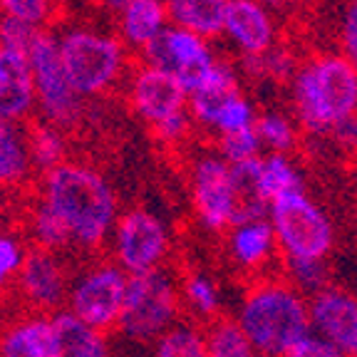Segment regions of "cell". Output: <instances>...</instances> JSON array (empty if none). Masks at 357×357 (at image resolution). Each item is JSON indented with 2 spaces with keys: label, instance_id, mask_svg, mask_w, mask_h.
Returning a JSON list of instances; mask_svg holds the SVG:
<instances>
[{
  "label": "cell",
  "instance_id": "cell-1",
  "mask_svg": "<svg viewBox=\"0 0 357 357\" xmlns=\"http://www.w3.org/2000/svg\"><path fill=\"white\" fill-rule=\"evenodd\" d=\"M40 199L55 208L70 229L73 245L82 251L102 248L122 216L107 176L84 162H65L45 174Z\"/></svg>",
  "mask_w": 357,
  "mask_h": 357
},
{
  "label": "cell",
  "instance_id": "cell-2",
  "mask_svg": "<svg viewBox=\"0 0 357 357\" xmlns=\"http://www.w3.org/2000/svg\"><path fill=\"white\" fill-rule=\"evenodd\" d=\"M290 107L307 134H333L357 114V73L342 52H315L290 79Z\"/></svg>",
  "mask_w": 357,
  "mask_h": 357
},
{
  "label": "cell",
  "instance_id": "cell-3",
  "mask_svg": "<svg viewBox=\"0 0 357 357\" xmlns=\"http://www.w3.org/2000/svg\"><path fill=\"white\" fill-rule=\"evenodd\" d=\"M236 320L258 355L283 357L301 337L312 333L310 305L285 278H258L241 296Z\"/></svg>",
  "mask_w": 357,
  "mask_h": 357
},
{
  "label": "cell",
  "instance_id": "cell-4",
  "mask_svg": "<svg viewBox=\"0 0 357 357\" xmlns=\"http://www.w3.org/2000/svg\"><path fill=\"white\" fill-rule=\"evenodd\" d=\"M55 35L65 73L82 100L107 95L132 73V50L117 33H107L87 22H73Z\"/></svg>",
  "mask_w": 357,
  "mask_h": 357
},
{
  "label": "cell",
  "instance_id": "cell-5",
  "mask_svg": "<svg viewBox=\"0 0 357 357\" xmlns=\"http://www.w3.org/2000/svg\"><path fill=\"white\" fill-rule=\"evenodd\" d=\"M181 283H176L167 268L129 275L117 330L137 345H154L164 333L181 323Z\"/></svg>",
  "mask_w": 357,
  "mask_h": 357
},
{
  "label": "cell",
  "instance_id": "cell-6",
  "mask_svg": "<svg viewBox=\"0 0 357 357\" xmlns=\"http://www.w3.org/2000/svg\"><path fill=\"white\" fill-rule=\"evenodd\" d=\"M280 258L290 261H328L335 248V223L318 201L305 191L275 201L268 208Z\"/></svg>",
  "mask_w": 357,
  "mask_h": 357
},
{
  "label": "cell",
  "instance_id": "cell-7",
  "mask_svg": "<svg viewBox=\"0 0 357 357\" xmlns=\"http://www.w3.org/2000/svg\"><path fill=\"white\" fill-rule=\"evenodd\" d=\"M33 67L35 95H38L40 119L62 132H73L84 119V100L65 73L60 45L52 30H40L28 50Z\"/></svg>",
  "mask_w": 357,
  "mask_h": 357
},
{
  "label": "cell",
  "instance_id": "cell-8",
  "mask_svg": "<svg viewBox=\"0 0 357 357\" xmlns=\"http://www.w3.org/2000/svg\"><path fill=\"white\" fill-rule=\"evenodd\" d=\"M189 191L199 223L211 234L229 231L238 213L234 167L218 151L199 154L189 169Z\"/></svg>",
  "mask_w": 357,
  "mask_h": 357
},
{
  "label": "cell",
  "instance_id": "cell-9",
  "mask_svg": "<svg viewBox=\"0 0 357 357\" xmlns=\"http://www.w3.org/2000/svg\"><path fill=\"white\" fill-rule=\"evenodd\" d=\"M112 258L127 275H142L164 268L169 256V229L154 211L127 208L112 234Z\"/></svg>",
  "mask_w": 357,
  "mask_h": 357
},
{
  "label": "cell",
  "instance_id": "cell-10",
  "mask_svg": "<svg viewBox=\"0 0 357 357\" xmlns=\"http://www.w3.org/2000/svg\"><path fill=\"white\" fill-rule=\"evenodd\" d=\"M129 275L114 261L97 263L73 280L65 310H70L89 328L107 333L119 325Z\"/></svg>",
  "mask_w": 357,
  "mask_h": 357
},
{
  "label": "cell",
  "instance_id": "cell-11",
  "mask_svg": "<svg viewBox=\"0 0 357 357\" xmlns=\"http://www.w3.org/2000/svg\"><path fill=\"white\" fill-rule=\"evenodd\" d=\"M127 102L129 109L146 124L154 134L169 127L176 119L189 114V92L172 75L146 62L132 67L127 77Z\"/></svg>",
  "mask_w": 357,
  "mask_h": 357
},
{
  "label": "cell",
  "instance_id": "cell-12",
  "mask_svg": "<svg viewBox=\"0 0 357 357\" xmlns=\"http://www.w3.org/2000/svg\"><path fill=\"white\" fill-rule=\"evenodd\" d=\"M142 62L159 67L167 75H172L191 95L211 75L218 57L211 47V40L201 38V35L191 33V30L172 25L162 38L154 40L142 52Z\"/></svg>",
  "mask_w": 357,
  "mask_h": 357
},
{
  "label": "cell",
  "instance_id": "cell-13",
  "mask_svg": "<svg viewBox=\"0 0 357 357\" xmlns=\"http://www.w3.org/2000/svg\"><path fill=\"white\" fill-rule=\"evenodd\" d=\"M73 280L67 278V271L57 253L43 251L38 245L28 248L17 273V290L22 301L40 312H60L67 305Z\"/></svg>",
  "mask_w": 357,
  "mask_h": 357
},
{
  "label": "cell",
  "instance_id": "cell-14",
  "mask_svg": "<svg viewBox=\"0 0 357 357\" xmlns=\"http://www.w3.org/2000/svg\"><path fill=\"white\" fill-rule=\"evenodd\" d=\"M310 328L323 340L342 352L357 357V296L340 285H328L318 296L307 298Z\"/></svg>",
  "mask_w": 357,
  "mask_h": 357
},
{
  "label": "cell",
  "instance_id": "cell-15",
  "mask_svg": "<svg viewBox=\"0 0 357 357\" xmlns=\"http://www.w3.org/2000/svg\"><path fill=\"white\" fill-rule=\"evenodd\" d=\"M275 20L258 0H231L223 22V38L241 52V57L266 55L275 47Z\"/></svg>",
  "mask_w": 357,
  "mask_h": 357
},
{
  "label": "cell",
  "instance_id": "cell-16",
  "mask_svg": "<svg viewBox=\"0 0 357 357\" xmlns=\"http://www.w3.org/2000/svg\"><path fill=\"white\" fill-rule=\"evenodd\" d=\"M38 109L28 52L0 45V122L22 124Z\"/></svg>",
  "mask_w": 357,
  "mask_h": 357
},
{
  "label": "cell",
  "instance_id": "cell-17",
  "mask_svg": "<svg viewBox=\"0 0 357 357\" xmlns=\"http://www.w3.org/2000/svg\"><path fill=\"white\" fill-rule=\"evenodd\" d=\"M226 251L238 271L248 275H261L280 256L278 241L271 218L236 223L226 231Z\"/></svg>",
  "mask_w": 357,
  "mask_h": 357
},
{
  "label": "cell",
  "instance_id": "cell-18",
  "mask_svg": "<svg viewBox=\"0 0 357 357\" xmlns=\"http://www.w3.org/2000/svg\"><path fill=\"white\" fill-rule=\"evenodd\" d=\"M172 28L164 0H134L117 15V35L132 52H144Z\"/></svg>",
  "mask_w": 357,
  "mask_h": 357
},
{
  "label": "cell",
  "instance_id": "cell-19",
  "mask_svg": "<svg viewBox=\"0 0 357 357\" xmlns=\"http://www.w3.org/2000/svg\"><path fill=\"white\" fill-rule=\"evenodd\" d=\"M238 92H243L238 70L229 60L218 57L211 75L204 79V84L196 92L189 95V114L194 119V124H199L201 129H208L218 107L226 100H231L234 95H238Z\"/></svg>",
  "mask_w": 357,
  "mask_h": 357
},
{
  "label": "cell",
  "instance_id": "cell-20",
  "mask_svg": "<svg viewBox=\"0 0 357 357\" xmlns=\"http://www.w3.org/2000/svg\"><path fill=\"white\" fill-rule=\"evenodd\" d=\"M55 355V325L52 318L17 320L0 335V357H52Z\"/></svg>",
  "mask_w": 357,
  "mask_h": 357
},
{
  "label": "cell",
  "instance_id": "cell-21",
  "mask_svg": "<svg viewBox=\"0 0 357 357\" xmlns=\"http://www.w3.org/2000/svg\"><path fill=\"white\" fill-rule=\"evenodd\" d=\"M55 325V355L52 357H109L105 333L89 328L70 310L52 315Z\"/></svg>",
  "mask_w": 357,
  "mask_h": 357
},
{
  "label": "cell",
  "instance_id": "cell-22",
  "mask_svg": "<svg viewBox=\"0 0 357 357\" xmlns=\"http://www.w3.org/2000/svg\"><path fill=\"white\" fill-rule=\"evenodd\" d=\"M229 3L231 0H164L172 25L191 30L206 40L223 35Z\"/></svg>",
  "mask_w": 357,
  "mask_h": 357
},
{
  "label": "cell",
  "instance_id": "cell-23",
  "mask_svg": "<svg viewBox=\"0 0 357 357\" xmlns=\"http://www.w3.org/2000/svg\"><path fill=\"white\" fill-rule=\"evenodd\" d=\"M28 127L0 122V191L17 189L33 176Z\"/></svg>",
  "mask_w": 357,
  "mask_h": 357
},
{
  "label": "cell",
  "instance_id": "cell-24",
  "mask_svg": "<svg viewBox=\"0 0 357 357\" xmlns=\"http://www.w3.org/2000/svg\"><path fill=\"white\" fill-rule=\"evenodd\" d=\"M256 189L261 201L271 208L275 201L298 194V191H305L303 172L290 159V154H266L261 159V169H258Z\"/></svg>",
  "mask_w": 357,
  "mask_h": 357
},
{
  "label": "cell",
  "instance_id": "cell-25",
  "mask_svg": "<svg viewBox=\"0 0 357 357\" xmlns=\"http://www.w3.org/2000/svg\"><path fill=\"white\" fill-rule=\"evenodd\" d=\"M181 301H184V305L189 307L194 318L204 320L206 325L221 318L223 293L216 280L208 273H204V271L186 273V278L181 280Z\"/></svg>",
  "mask_w": 357,
  "mask_h": 357
},
{
  "label": "cell",
  "instance_id": "cell-26",
  "mask_svg": "<svg viewBox=\"0 0 357 357\" xmlns=\"http://www.w3.org/2000/svg\"><path fill=\"white\" fill-rule=\"evenodd\" d=\"M28 144L35 172H40L43 176L67 162V132L43 122V119L28 127Z\"/></svg>",
  "mask_w": 357,
  "mask_h": 357
},
{
  "label": "cell",
  "instance_id": "cell-27",
  "mask_svg": "<svg viewBox=\"0 0 357 357\" xmlns=\"http://www.w3.org/2000/svg\"><path fill=\"white\" fill-rule=\"evenodd\" d=\"M208 357H256V347L236 318H216L204 328Z\"/></svg>",
  "mask_w": 357,
  "mask_h": 357
},
{
  "label": "cell",
  "instance_id": "cell-28",
  "mask_svg": "<svg viewBox=\"0 0 357 357\" xmlns=\"http://www.w3.org/2000/svg\"><path fill=\"white\" fill-rule=\"evenodd\" d=\"M30 236H33L35 245L43 248V251L60 253L67 251V248H73V236H70L67 223L43 199L30 211Z\"/></svg>",
  "mask_w": 357,
  "mask_h": 357
},
{
  "label": "cell",
  "instance_id": "cell-29",
  "mask_svg": "<svg viewBox=\"0 0 357 357\" xmlns=\"http://www.w3.org/2000/svg\"><path fill=\"white\" fill-rule=\"evenodd\" d=\"M151 357H208L204 328L181 320L151 345Z\"/></svg>",
  "mask_w": 357,
  "mask_h": 357
},
{
  "label": "cell",
  "instance_id": "cell-30",
  "mask_svg": "<svg viewBox=\"0 0 357 357\" xmlns=\"http://www.w3.org/2000/svg\"><path fill=\"white\" fill-rule=\"evenodd\" d=\"M256 132L268 154H290L298 144V122L278 109H266L258 114Z\"/></svg>",
  "mask_w": 357,
  "mask_h": 357
},
{
  "label": "cell",
  "instance_id": "cell-31",
  "mask_svg": "<svg viewBox=\"0 0 357 357\" xmlns=\"http://www.w3.org/2000/svg\"><path fill=\"white\" fill-rule=\"evenodd\" d=\"M285 280L293 288H298L305 298L318 296L320 290H325L330 283L328 278V261H290V258H280Z\"/></svg>",
  "mask_w": 357,
  "mask_h": 357
},
{
  "label": "cell",
  "instance_id": "cell-32",
  "mask_svg": "<svg viewBox=\"0 0 357 357\" xmlns=\"http://www.w3.org/2000/svg\"><path fill=\"white\" fill-rule=\"evenodd\" d=\"M298 65L296 55L275 45L273 50H268L266 55L258 57H241V67L245 75L251 77H271V79H293Z\"/></svg>",
  "mask_w": 357,
  "mask_h": 357
},
{
  "label": "cell",
  "instance_id": "cell-33",
  "mask_svg": "<svg viewBox=\"0 0 357 357\" xmlns=\"http://www.w3.org/2000/svg\"><path fill=\"white\" fill-rule=\"evenodd\" d=\"M216 151L234 167V164H245V162L261 159L263 142H261V137H258L256 127H253V129H245V132L216 139Z\"/></svg>",
  "mask_w": 357,
  "mask_h": 357
},
{
  "label": "cell",
  "instance_id": "cell-34",
  "mask_svg": "<svg viewBox=\"0 0 357 357\" xmlns=\"http://www.w3.org/2000/svg\"><path fill=\"white\" fill-rule=\"evenodd\" d=\"M52 10V0H0V15L15 17L40 30H47L45 25L50 22Z\"/></svg>",
  "mask_w": 357,
  "mask_h": 357
},
{
  "label": "cell",
  "instance_id": "cell-35",
  "mask_svg": "<svg viewBox=\"0 0 357 357\" xmlns=\"http://www.w3.org/2000/svg\"><path fill=\"white\" fill-rule=\"evenodd\" d=\"M40 35V28H33L28 22L15 20V17H3L0 15V45L10 47V50L28 52L30 45Z\"/></svg>",
  "mask_w": 357,
  "mask_h": 357
},
{
  "label": "cell",
  "instance_id": "cell-36",
  "mask_svg": "<svg viewBox=\"0 0 357 357\" xmlns=\"http://www.w3.org/2000/svg\"><path fill=\"white\" fill-rule=\"evenodd\" d=\"M25 248L13 236H0V290L6 288L13 278H17L25 261Z\"/></svg>",
  "mask_w": 357,
  "mask_h": 357
},
{
  "label": "cell",
  "instance_id": "cell-37",
  "mask_svg": "<svg viewBox=\"0 0 357 357\" xmlns=\"http://www.w3.org/2000/svg\"><path fill=\"white\" fill-rule=\"evenodd\" d=\"M340 52L357 73V0H345L340 13Z\"/></svg>",
  "mask_w": 357,
  "mask_h": 357
},
{
  "label": "cell",
  "instance_id": "cell-38",
  "mask_svg": "<svg viewBox=\"0 0 357 357\" xmlns=\"http://www.w3.org/2000/svg\"><path fill=\"white\" fill-rule=\"evenodd\" d=\"M283 357H345V355H342L337 347L330 345L328 340H323L320 335L307 333L305 337H301Z\"/></svg>",
  "mask_w": 357,
  "mask_h": 357
},
{
  "label": "cell",
  "instance_id": "cell-39",
  "mask_svg": "<svg viewBox=\"0 0 357 357\" xmlns=\"http://www.w3.org/2000/svg\"><path fill=\"white\" fill-rule=\"evenodd\" d=\"M330 137H333L335 144H340L342 149L355 151L357 149V114H355V117H350V119H345V122L335 129Z\"/></svg>",
  "mask_w": 357,
  "mask_h": 357
},
{
  "label": "cell",
  "instance_id": "cell-40",
  "mask_svg": "<svg viewBox=\"0 0 357 357\" xmlns=\"http://www.w3.org/2000/svg\"><path fill=\"white\" fill-rule=\"evenodd\" d=\"M97 8H100L102 13H107V15H114L117 17L119 13L124 10L127 6H132L134 0H95Z\"/></svg>",
  "mask_w": 357,
  "mask_h": 357
},
{
  "label": "cell",
  "instance_id": "cell-41",
  "mask_svg": "<svg viewBox=\"0 0 357 357\" xmlns=\"http://www.w3.org/2000/svg\"><path fill=\"white\" fill-rule=\"evenodd\" d=\"M301 3H303V0H280V6H290V8L301 6Z\"/></svg>",
  "mask_w": 357,
  "mask_h": 357
},
{
  "label": "cell",
  "instance_id": "cell-42",
  "mask_svg": "<svg viewBox=\"0 0 357 357\" xmlns=\"http://www.w3.org/2000/svg\"><path fill=\"white\" fill-rule=\"evenodd\" d=\"M256 357H273V355H256Z\"/></svg>",
  "mask_w": 357,
  "mask_h": 357
},
{
  "label": "cell",
  "instance_id": "cell-43",
  "mask_svg": "<svg viewBox=\"0 0 357 357\" xmlns=\"http://www.w3.org/2000/svg\"><path fill=\"white\" fill-rule=\"evenodd\" d=\"M0 236H3V231H0Z\"/></svg>",
  "mask_w": 357,
  "mask_h": 357
}]
</instances>
